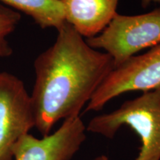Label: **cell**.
<instances>
[{
    "label": "cell",
    "mask_w": 160,
    "mask_h": 160,
    "mask_svg": "<svg viewBox=\"0 0 160 160\" xmlns=\"http://www.w3.org/2000/svg\"><path fill=\"white\" fill-rule=\"evenodd\" d=\"M0 73H1V71H0Z\"/></svg>",
    "instance_id": "cell-12"
},
{
    "label": "cell",
    "mask_w": 160,
    "mask_h": 160,
    "mask_svg": "<svg viewBox=\"0 0 160 160\" xmlns=\"http://www.w3.org/2000/svg\"><path fill=\"white\" fill-rule=\"evenodd\" d=\"M31 17L42 28L57 31L66 22L62 0H0Z\"/></svg>",
    "instance_id": "cell-8"
},
{
    "label": "cell",
    "mask_w": 160,
    "mask_h": 160,
    "mask_svg": "<svg viewBox=\"0 0 160 160\" xmlns=\"http://www.w3.org/2000/svg\"><path fill=\"white\" fill-rule=\"evenodd\" d=\"M57 32L55 42L33 64L31 99L35 127L43 137L60 119L79 116L114 68L111 56L90 47L70 24L65 22Z\"/></svg>",
    "instance_id": "cell-1"
},
{
    "label": "cell",
    "mask_w": 160,
    "mask_h": 160,
    "mask_svg": "<svg viewBox=\"0 0 160 160\" xmlns=\"http://www.w3.org/2000/svg\"><path fill=\"white\" fill-rule=\"evenodd\" d=\"M35 127L31 96L19 78L0 73V160H14L13 148Z\"/></svg>",
    "instance_id": "cell-5"
},
{
    "label": "cell",
    "mask_w": 160,
    "mask_h": 160,
    "mask_svg": "<svg viewBox=\"0 0 160 160\" xmlns=\"http://www.w3.org/2000/svg\"><path fill=\"white\" fill-rule=\"evenodd\" d=\"M123 125L131 128L141 139L135 160H160V86L128 100L111 113L93 118L86 130L111 139Z\"/></svg>",
    "instance_id": "cell-2"
},
{
    "label": "cell",
    "mask_w": 160,
    "mask_h": 160,
    "mask_svg": "<svg viewBox=\"0 0 160 160\" xmlns=\"http://www.w3.org/2000/svg\"><path fill=\"white\" fill-rule=\"evenodd\" d=\"M159 86L160 43L112 70L92 96L85 111H100L111 99L127 92H145Z\"/></svg>",
    "instance_id": "cell-4"
},
{
    "label": "cell",
    "mask_w": 160,
    "mask_h": 160,
    "mask_svg": "<svg viewBox=\"0 0 160 160\" xmlns=\"http://www.w3.org/2000/svg\"><path fill=\"white\" fill-rule=\"evenodd\" d=\"M93 160H108V157H106V156L101 155L99 156V157H97V158H95V159H93Z\"/></svg>",
    "instance_id": "cell-11"
},
{
    "label": "cell",
    "mask_w": 160,
    "mask_h": 160,
    "mask_svg": "<svg viewBox=\"0 0 160 160\" xmlns=\"http://www.w3.org/2000/svg\"><path fill=\"white\" fill-rule=\"evenodd\" d=\"M82 120L72 117L64 120L53 134L38 139L27 133L13 146L14 160H71L85 141Z\"/></svg>",
    "instance_id": "cell-6"
},
{
    "label": "cell",
    "mask_w": 160,
    "mask_h": 160,
    "mask_svg": "<svg viewBox=\"0 0 160 160\" xmlns=\"http://www.w3.org/2000/svg\"><path fill=\"white\" fill-rule=\"evenodd\" d=\"M152 2H160V0H141L142 6L143 8H147Z\"/></svg>",
    "instance_id": "cell-10"
},
{
    "label": "cell",
    "mask_w": 160,
    "mask_h": 160,
    "mask_svg": "<svg viewBox=\"0 0 160 160\" xmlns=\"http://www.w3.org/2000/svg\"><path fill=\"white\" fill-rule=\"evenodd\" d=\"M90 47L102 49L117 68L136 53L160 43V7L139 15L117 14L99 34L85 40Z\"/></svg>",
    "instance_id": "cell-3"
},
{
    "label": "cell",
    "mask_w": 160,
    "mask_h": 160,
    "mask_svg": "<svg viewBox=\"0 0 160 160\" xmlns=\"http://www.w3.org/2000/svg\"><path fill=\"white\" fill-rule=\"evenodd\" d=\"M119 0H62L66 22L83 37L99 34L117 14Z\"/></svg>",
    "instance_id": "cell-7"
},
{
    "label": "cell",
    "mask_w": 160,
    "mask_h": 160,
    "mask_svg": "<svg viewBox=\"0 0 160 160\" xmlns=\"http://www.w3.org/2000/svg\"><path fill=\"white\" fill-rule=\"evenodd\" d=\"M20 19L19 12L0 5V58L8 57L13 53L7 38L15 31Z\"/></svg>",
    "instance_id": "cell-9"
}]
</instances>
